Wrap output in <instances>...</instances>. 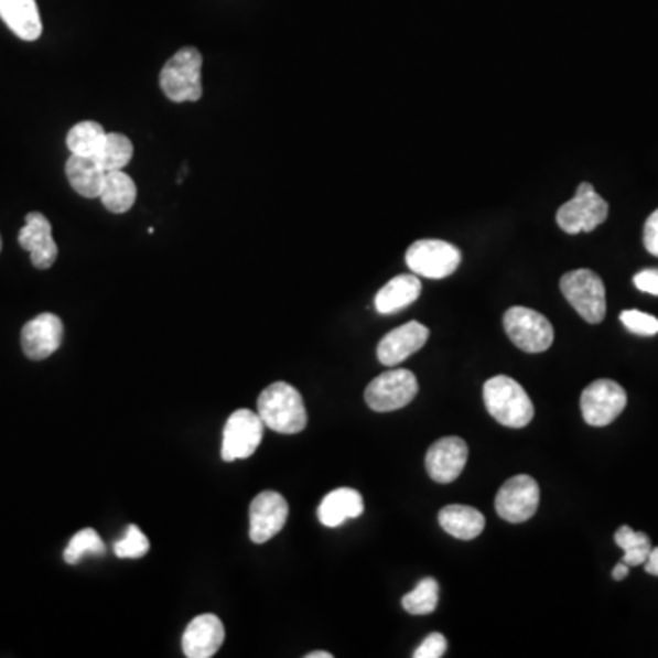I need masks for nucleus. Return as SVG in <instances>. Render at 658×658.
<instances>
[{"mask_svg": "<svg viewBox=\"0 0 658 658\" xmlns=\"http://www.w3.org/2000/svg\"><path fill=\"white\" fill-rule=\"evenodd\" d=\"M258 416L279 434H299L308 427V412L300 391L288 382H274L258 397Z\"/></svg>", "mask_w": 658, "mask_h": 658, "instance_id": "1", "label": "nucleus"}, {"mask_svg": "<svg viewBox=\"0 0 658 658\" xmlns=\"http://www.w3.org/2000/svg\"><path fill=\"white\" fill-rule=\"evenodd\" d=\"M488 413L507 429H525L535 418V404L527 391L507 375L488 379L483 386Z\"/></svg>", "mask_w": 658, "mask_h": 658, "instance_id": "2", "label": "nucleus"}, {"mask_svg": "<svg viewBox=\"0 0 658 658\" xmlns=\"http://www.w3.org/2000/svg\"><path fill=\"white\" fill-rule=\"evenodd\" d=\"M202 54L193 46H185L166 61L160 75L161 90L174 103L198 101L202 88Z\"/></svg>", "mask_w": 658, "mask_h": 658, "instance_id": "3", "label": "nucleus"}, {"mask_svg": "<svg viewBox=\"0 0 658 658\" xmlns=\"http://www.w3.org/2000/svg\"><path fill=\"white\" fill-rule=\"evenodd\" d=\"M560 290L589 324H600L604 321L607 304H605V285L598 274L591 269H576L563 274Z\"/></svg>", "mask_w": 658, "mask_h": 658, "instance_id": "4", "label": "nucleus"}, {"mask_svg": "<svg viewBox=\"0 0 658 658\" xmlns=\"http://www.w3.org/2000/svg\"><path fill=\"white\" fill-rule=\"evenodd\" d=\"M610 215V204L594 191L591 183H580L573 199L563 204L557 213V224L568 235L591 233L604 224Z\"/></svg>", "mask_w": 658, "mask_h": 658, "instance_id": "5", "label": "nucleus"}, {"mask_svg": "<svg viewBox=\"0 0 658 658\" xmlns=\"http://www.w3.org/2000/svg\"><path fill=\"white\" fill-rule=\"evenodd\" d=\"M416 375L408 369H390L375 377L365 391V401L374 412H396L418 396Z\"/></svg>", "mask_w": 658, "mask_h": 658, "instance_id": "6", "label": "nucleus"}, {"mask_svg": "<svg viewBox=\"0 0 658 658\" xmlns=\"http://www.w3.org/2000/svg\"><path fill=\"white\" fill-rule=\"evenodd\" d=\"M507 337L525 354H541L551 348L554 330L551 322L538 311L529 308H510L504 316Z\"/></svg>", "mask_w": 658, "mask_h": 658, "instance_id": "7", "label": "nucleus"}, {"mask_svg": "<svg viewBox=\"0 0 658 658\" xmlns=\"http://www.w3.org/2000/svg\"><path fill=\"white\" fill-rule=\"evenodd\" d=\"M262 419L251 410H236L225 423L222 439V460L227 463L247 460L257 452L263 439Z\"/></svg>", "mask_w": 658, "mask_h": 658, "instance_id": "8", "label": "nucleus"}, {"mask_svg": "<svg viewBox=\"0 0 658 658\" xmlns=\"http://www.w3.org/2000/svg\"><path fill=\"white\" fill-rule=\"evenodd\" d=\"M410 271L424 279L441 280L460 268L461 251L449 241L418 240L407 251Z\"/></svg>", "mask_w": 658, "mask_h": 658, "instance_id": "9", "label": "nucleus"}, {"mask_svg": "<svg viewBox=\"0 0 658 658\" xmlns=\"http://www.w3.org/2000/svg\"><path fill=\"white\" fill-rule=\"evenodd\" d=\"M627 396L618 382L610 379L594 380L582 391L580 408L585 423L596 429L613 423L626 410Z\"/></svg>", "mask_w": 658, "mask_h": 658, "instance_id": "10", "label": "nucleus"}, {"mask_svg": "<svg viewBox=\"0 0 658 658\" xmlns=\"http://www.w3.org/2000/svg\"><path fill=\"white\" fill-rule=\"evenodd\" d=\"M540 505V485L536 479L519 474L504 483L496 496V513L509 524H524L535 516Z\"/></svg>", "mask_w": 658, "mask_h": 658, "instance_id": "11", "label": "nucleus"}, {"mask_svg": "<svg viewBox=\"0 0 658 658\" xmlns=\"http://www.w3.org/2000/svg\"><path fill=\"white\" fill-rule=\"evenodd\" d=\"M290 505L274 490H263L252 499L249 509V536L255 543H266L284 529Z\"/></svg>", "mask_w": 658, "mask_h": 658, "instance_id": "12", "label": "nucleus"}, {"mask_svg": "<svg viewBox=\"0 0 658 658\" xmlns=\"http://www.w3.org/2000/svg\"><path fill=\"white\" fill-rule=\"evenodd\" d=\"M63 321L54 313H41L22 327V352L28 359L44 360L54 355L63 343Z\"/></svg>", "mask_w": 658, "mask_h": 658, "instance_id": "13", "label": "nucleus"}, {"mask_svg": "<svg viewBox=\"0 0 658 658\" xmlns=\"http://www.w3.org/2000/svg\"><path fill=\"white\" fill-rule=\"evenodd\" d=\"M429 327L416 321L391 330L388 335L380 338L379 346H377L380 365L388 366V368L401 365L402 360H407L410 355L418 354L419 349L423 348L429 341Z\"/></svg>", "mask_w": 658, "mask_h": 658, "instance_id": "14", "label": "nucleus"}, {"mask_svg": "<svg viewBox=\"0 0 658 658\" xmlns=\"http://www.w3.org/2000/svg\"><path fill=\"white\" fill-rule=\"evenodd\" d=\"M468 461V446L461 438H443L430 446L427 471L434 482L452 483L461 476Z\"/></svg>", "mask_w": 658, "mask_h": 658, "instance_id": "15", "label": "nucleus"}, {"mask_svg": "<svg viewBox=\"0 0 658 658\" xmlns=\"http://www.w3.org/2000/svg\"><path fill=\"white\" fill-rule=\"evenodd\" d=\"M19 244L32 257V263L37 269H48L54 266L60 255L57 244L52 236V224L41 213H30L26 224L19 233Z\"/></svg>", "mask_w": 658, "mask_h": 658, "instance_id": "16", "label": "nucleus"}, {"mask_svg": "<svg viewBox=\"0 0 658 658\" xmlns=\"http://www.w3.org/2000/svg\"><path fill=\"white\" fill-rule=\"evenodd\" d=\"M224 624L216 615H199L188 622L183 633L182 648L185 657L211 658L224 644Z\"/></svg>", "mask_w": 658, "mask_h": 658, "instance_id": "17", "label": "nucleus"}, {"mask_svg": "<svg viewBox=\"0 0 658 658\" xmlns=\"http://www.w3.org/2000/svg\"><path fill=\"white\" fill-rule=\"evenodd\" d=\"M0 19L22 41H37L43 33L35 0H0Z\"/></svg>", "mask_w": 658, "mask_h": 658, "instance_id": "18", "label": "nucleus"}, {"mask_svg": "<svg viewBox=\"0 0 658 658\" xmlns=\"http://www.w3.org/2000/svg\"><path fill=\"white\" fill-rule=\"evenodd\" d=\"M365 513V499L355 488H337L319 505V519L326 527H338Z\"/></svg>", "mask_w": 658, "mask_h": 658, "instance_id": "19", "label": "nucleus"}, {"mask_svg": "<svg viewBox=\"0 0 658 658\" xmlns=\"http://www.w3.org/2000/svg\"><path fill=\"white\" fill-rule=\"evenodd\" d=\"M107 172L103 171L96 158L71 155L66 161V177L75 193L83 198H99Z\"/></svg>", "mask_w": 658, "mask_h": 658, "instance_id": "20", "label": "nucleus"}, {"mask_svg": "<svg viewBox=\"0 0 658 658\" xmlns=\"http://www.w3.org/2000/svg\"><path fill=\"white\" fill-rule=\"evenodd\" d=\"M421 294V280L416 274H399L375 296V310L380 315H390L413 304Z\"/></svg>", "mask_w": 658, "mask_h": 658, "instance_id": "21", "label": "nucleus"}, {"mask_svg": "<svg viewBox=\"0 0 658 658\" xmlns=\"http://www.w3.org/2000/svg\"><path fill=\"white\" fill-rule=\"evenodd\" d=\"M439 525L460 540H474L485 529V516L468 505H446L439 513Z\"/></svg>", "mask_w": 658, "mask_h": 658, "instance_id": "22", "label": "nucleus"}, {"mask_svg": "<svg viewBox=\"0 0 658 658\" xmlns=\"http://www.w3.org/2000/svg\"><path fill=\"white\" fill-rule=\"evenodd\" d=\"M136 196H138V188L129 174H125L123 171L107 172L101 196H99L105 209L116 215H123L134 207Z\"/></svg>", "mask_w": 658, "mask_h": 658, "instance_id": "23", "label": "nucleus"}, {"mask_svg": "<svg viewBox=\"0 0 658 658\" xmlns=\"http://www.w3.org/2000/svg\"><path fill=\"white\" fill-rule=\"evenodd\" d=\"M107 132L101 125L96 121H80L72 127L66 136V145L74 155H85V158H96L99 150L105 145Z\"/></svg>", "mask_w": 658, "mask_h": 658, "instance_id": "24", "label": "nucleus"}, {"mask_svg": "<svg viewBox=\"0 0 658 658\" xmlns=\"http://www.w3.org/2000/svg\"><path fill=\"white\" fill-rule=\"evenodd\" d=\"M615 543L624 551L621 562L626 563L629 568L644 565L648 560L649 552L654 549L649 536L646 532L633 530L629 525H622L621 529L616 530Z\"/></svg>", "mask_w": 658, "mask_h": 658, "instance_id": "25", "label": "nucleus"}, {"mask_svg": "<svg viewBox=\"0 0 658 658\" xmlns=\"http://www.w3.org/2000/svg\"><path fill=\"white\" fill-rule=\"evenodd\" d=\"M132 155H134L132 141L125 134L112 132V134H107L105 145L99 150L96 160L105 172L123 171L132 160Z\"/></svg>", "mask_w": 658, "mask_h": 658, "instance_id": "26", "label": "nucleus"}, {"mask_svg": "<svg viewBox=\"0 0 658 658\" xmlns=\"http://www.w3.org/2000/svg\"><path fill=\"white\" fill-rule=\"evenodd\" d=\"M439 602V584L435 579H423L413 591L404 594L402 607L410 615L423 616L434 613Z\"/></svg>", "mask_w": 658, "mask_h": 658, "instance_id": "27", "label": "nucleus"}, {"mask_svg": "<svg viewBox=\"0 0 658 658\" xmlns=\"http://www.w3.org/2000/svg\"><path fill=\"white\" fill-rule=\"evenodd\" d=\"M105 554V543L101 536L94 529H83L72 538L65 549V562L75 565L85 557H99Z\"/></svg>", "mask_w": 658, "mask_h": 658, "instance_id": "28", "label": "nucleus"}, {"mask_svg": "<svg viewBox=\"0 0 658 658\" xmlns=\"http://www.w3.org/2000/svg\"><path fill=\"white\" fill-rule=\"evenodd\" d=\"M150 543L138 525H129L125 530L123 538L114 543V552L121 560H138L149 552Z\"/></svg>", "mask_w": 658, "mask_h": 658, "instance_id": "29", "label": "nucleus"}, {"mask_svg": "<svg viewBox=\"0 0 658 658\" xmlns=\"http://www.w3.org/2000/svg\"><path fill=\"white\" fill-rule=\"evenodd\" d=\"M621 321L629 332L643 337H654L658 333V319L638 310H626L621 313Z\"/></svg>", "mask_w": 658, "mask_h": 658, "instance_id": "30", "label": "nucleus"}, {"mask_svg": "<svg viewBox=\"0 0 658 658\" xmlns=\"http://www.w3.org/2000/svg\"><path fill=\"white\" fill-rule=\"evenodd\" d=\"M446 638L441 633H432L424 638L423 644L413 651V658H441L446 651Z\"/></svg>", "mask_w": 658, "mask_h": 658, "instance_id": "31", "label": "nucleus"}, {"mask_svg": "<svg viewBox=\"0 0 658 658\" xmlns=\"http://www.w3.org/2000/svg\"><path fill=\"white\" fill-rule=\"evenodd\" d=\"M644 247L654 257H658V209L646 219V225H644Z\"/></svg>", "mask_w": 658, "mask_h": 658, "instance_id": "32", "label": "nucleus"}, {"mask_svg": "<svg viewBox=\"0 0 658 658\" xmlns=\"http://www.w3.org/2000/svg\"><path fill=\"white\" fill-rule=\"evenodd\" d=\"M633 282L643 293L658 296V269H644L640 273L635 274Z\"/></svg>", "mask_w": 658, "mask_h": 658, "instance_id": "33", "label": "nucleus"}, {"mask_svg": "<svg viewBox=\"0 0 658 658\" xmlns=\"http://www.w3.org/2000/svg\"><path fill=\"white\" fill-rule=\"evenodd\" d=\"M644 569H646V573L651 574V576H658V547H654L651 552H649L648 560L644 563Z\"/></svg>", "mask_w": 658, "mask_h": 658, "instance_id": "34", "label": "nucleus"}, {"mask_svg": "<svg viewBox=\"0 0 658 658\" xmlns=\"http://www.w3.org/2000/svg\"><path fill=\"white\" fill-rule=\"evenodd\" d=\"M627 574H629V565H626L624 562L618 563V565L613 569V579H615L616 582L627 579Z\"/></svg>", "mask_w": 658, "mask_h": 658, "instance_id": "35", "label": "nucleus"}, {"mask_svg": "<svg viewBox=\"0 0 658 658\" xmlns=\"http://www.w3.org/2000/svg\"><path fill=\"white\" fill-rule=\"evenodd\" d=\"M305 658H333L332 654H326V651H315V654H308Z\"/></svg>", "mask_w": 658, "mask_h": 658, "instance_id": "36", "label": "nucleus"}, {"mask_svg": "<svg viewBox=\"0 0 658 658\" xmlns=\"http://www.w3.org/2000/svg\"><path fill=\"white\" fill-rule=\"evenodd\" d=\"M0 249H2V240H0Z\"/></svg>", "mask_w": 658, "mask_h": 658, "instance_id": "37", "label": "nucleus"}]
</instances>
